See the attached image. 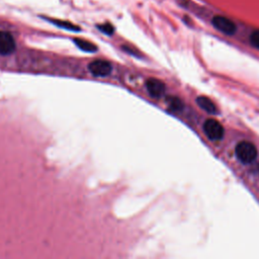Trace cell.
Here are the masks:
<instances>
[{
	"label": "cell",
	"mask_w": 259,
	"mask_h": 259,
	"mask_svg": "<svg viewBox=\"0 0 259 259\" xmlns=\"http://www.w3.org/2000/svg\"><path fill=\"white\" fill-rule=\"evenodd\" d=\"M236 156L244 164H249L257 158V149L250 142H240L236 146Z\"/></svg>",
	"instance_id": "obj_1"
},
{
	"label": "cell",
	"mask_w": 259,
	"mask_h": 259,
	"mask_svg": "<svg viewBox=\"0 0 259 259\" xmlns=\"http://www.w3.org/2000/svg\"><path fill=\"white\" fill-rule=\"evenodd\" d=\"M204 131L207 137L212 141L222 140L224 137V128L216 120H207L204 124Z\"/></svg>",
	"instance_id": "obj_2"
},
{
	"label": "cell",
	"mask_w": 259,
	"mask_h": 259,
	"mask_svg": "<svg viewBox=\"0 0 259 259\" xmlns=\"http://www.w3.org/2000/svg\"><path fill=\"white\" fill-rule=\"evenodd\" d=\"M88 69L96 77H106L112 71V65L105 60H95L89 64Z\"/></svg>",
	"instance_id": "obj_3"
},
{
	"label": "cell",
	"mask_w": 259,
	"mask_h": 259,
	"mask_svg": "<svg viewBox=\"0 0 259 259\" xmlns=\"http://www.w3.org/2000/svg\"><path fill=\"white\" fill-rule=\"evenodd\" d=\"M16 44L10 32L0 30V55H10L14 52Z\"/></svg>",
	"instance_id": "obj_4"
},
{
	"label": "cell",
	"mask_w": 259,
	"mask_h": 259,
	"mask_svg": "<svg viewBox=\"0 0 259 259\" xmlns=\"http://www.w3.org/2000/svg\"><path fill=\"white\" fill-rule=\"evenodd\" d=\"M213 25L217 29L223 31L224 34L227 35H233L236 31L235 24L229 19L224 18V16H215L213 19Z\"/></svg>",
	"instance_id": "obj_5"
},
{
	"label": "cell",
	"mask_w": 259,
	"mask_h": 259,
	"mask_svg": "<svg viewBox=\"0 0 259 259\" xmlns=\"http://www.w3.org/2000/svg\"><path fill=\"white\" fill-rule=\"evenodd\" d=\"M146 88H147L149 94L154 99H160L165 92V84L161 80L156 78H150L146 82Z\"/></svg>",
	"instance_id": "obj_6"
},
{
	"label": "cell",
	"mask_w": 259,
	"mask_h": 259,
	"mask_svg": "<svg viewBox=\"0 0 259 259\" xmlns=\"http://www.w3.org/2000/svg\"><path fill=\"white\" fill-rule=\"evenodd\" d=\"M197 104H199V106L201 108H203L204 110H206L208 113H213V115H215V113H217V111H218L214 103L210 100L207 99V97H205V96L198 97Z\"/></svg>",
	"instance_id": "obj_7"
},
{
	"label": "cell",
	"mask_w": 259,
	"mask_h": 259,
	"mask_svg": "<svg viewBox=\"0 0 259 259\" xmlns=\"http://www.w3.org/2000/svg\"><path fill=\"white\" fill-rule=\"evenodd\" d=\"M74 43L80 49V50H82L84 52L93 53L97 51V47L88 41L81 40V39H74Z\"/></svg>",
	"instance_id": "obj_8"
},
{
	"label": "cell",
	"mask_w": 259,
	"mask_h": 259,
	"mask_svg": "<svg viewBox=\"0 0 259 259\" xmlns=\"http://www.w3.org/2000/svg\"><path fill=\"white\" fill-rule=\"evenodd\" d=\"M52 24L56 25L57 26L64 28V29H68V30H73V31H79L80 27L69 23V22H65V21H59V20H49Z\"/></svg>",
	"instance_id": "obj_9"
},
{
	"label": "cell",
	"mask_w": 259,
	"mask_h": 259,
	"mask_svg": "<svg viewBox=\"0 0 259 259\" xmlns=\"http://www.w3.org/2000/svg\"><path fill=\"white\" fill-rule=\"evenodd\" d=\"M100 30H102L103 32H104L105 35H112L113 31H115V27H113L110 24H104V25H101V26H97Z\"/></svg>",
	"instance_id": "obj_10"
},
{
	"label": "cell",
	"mask_w": 259,
	"mask_h": 259,
	"mask_svg": "<svg viewBox=\"0 0 259 259\" xmlns=\"http://www.w3.org/2000/svg\"><path fill=\"white\" fill-rule=\"evenodd\" d=\"M169 105L170 107L173 109V110H180L183 107V104L181 102V100H178V99H175V97H173V99L170 100L169 102Z\"/></svg>",
	"instance_id": "obj_11"
},
{
	"label": "cell",
	"mask_w": 259,
	"mask_h": 259,
	"mask_svg": "<svg viewBox=\"0 0 259 259\" xmlns=\"http://www.w3.org/2000/svg\"><path fill=\"white\" fill-rule=\"evenodd\" d=\"M250 42L255 48L259 49V30H255L253 34L251 35Z\"/></svg>",
	"instance_id": "obj_12"
},
{
	"label": "cell",
	"mask_w": 259,
	"mask_h": 259,
	"mask_svg": "<svg viewBox=\"0 0 259 259\" xmlns=\"http://www.w3.org/2000/svg\"><path fill=\"white\" fill-rule=\"evenodd\" d=\"M258 169H259V167H258Z\"/></svg>",
	"instance_id": "obj_13"
}]
</instances>
